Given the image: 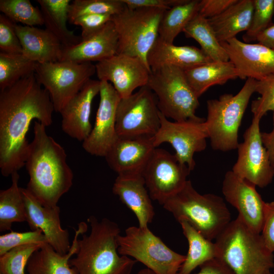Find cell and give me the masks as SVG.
<instances>
[{
  "label": "cell",
  "mask_w": 274,
  "mask_h": 274,
  "mask_svg": "<svg viewBox=\"0 0 274 274\" xmlns=\"http://www.w3.org/2000/svg\"><path fill=\"white\" fill-rule=\"evenodd\" d=\"M53 104L35 73L0 92V168L8 177L25 165L29 143L27 133L32 120L46 127L52 123Z\"/></svg>",
  "instance_id": "1"
},
{
  "label": "cell",
  "mask_w": 274,
  "mask_h": 274,
  "mask_svg": "<svg viewBox=\"0 0 274 274\" xmlns=\"http://www.w3.org/2000/svg\"><path fill=\"white\" fill-rule=\"evenodd\" d=\"M37 121L25 166L29 179L26 189L43 206L55 207L73 185V173L64 148Z\"/></svg>",
  "instance_id": "2"
},
{
  "label": "cell",
  "mask_w": 274,
  "mask_h": 274,
  "mask_svg": "<svg viewBox=\"0 0 274 274\" xmlns=\"http://www.w3.org/2000/svg\"><path fill=\"white\" fill-rule=\"evenodd\" d=\"M89 234H82L78 239V250L70 265L78 274H130L137 262L118 251V225L104 218L99 220L90 216Z\"/></svg>",
  "instance_id": "3"
},
{
  "label": "cell",
  "mask_w": 274,
  "mask_h": 274,
  "mask_svg": "<svg viewBox=\"0 0 274 274\" xmlns=\"http://www.w3.org/2000/svg\"><path fill=\"white\" fill-rule=\"evenodd\" d=\"M217 258L235 274H263L274 267V256L261 233L237 216L216 238Z\"/></svg>",
  "instance_id": "4"
},
{
  "label": "cell",
  "mask_w": 274,
  "mask_h": 274,
  "mask_svg": "<svg viewBox=\"0 0 274 274\" xmlns=\"http://www.w3.org/2000/svg\"><path fill=\"white\" fill-rule=\"evenodd\" d=\"M162 206L178 222L187 221L211 241L216 239L231 221L230 213L221 197L200 194L190 180Z\"/></svg>",
  "instance_id": "5"
},
{
  "label": "cell",
  "mask_w": 274,
  "mask_h": 274,
  "mask_svg": "<svg viewBox=\"0 0 274 274\" xmlns=\"http://www.w3.org/2000/svg\"><path fill=\"white\" fill-rule=\"evenodd\" d=\"M257 80L247 79L235 95L224 94L207 101V118L204 122L212 148L223 152L237 149L238 132Z\"/></svg>",
  "instance_id": "6"
},
{
  "label": "cell",
  "mask_w": 274,
  "mask_h": 274,
  "mask_svg": "<svg viewBox=\"0 0 274 274\" xmlns=\"http://www.w3.org/2000/svg\"><path fill=\"white\" fill-rule=\"evenodd\" d=\"M155 95L160 112L174 121H199L196 110L198 97L186 78L184 71L173 65H164L151 71L146 85Z\"/></svg>",
  "instance_id": "7"
},
{
  "label": "cell",
  "mask_w": 274,
  "mask_h": 274,
  "mask_svg": "<svg viewBox=\"0 0 274 274\" xmlns=\"http://www.w3.org/2000/svg\"><path fill=\"white\" fill-rule=\"evenodd\" d=\"M166 10L130 9L126 7L121 12L113 15L111 21L118 36L117 53L138 57L148 65L147 56L159 37V24Z\"/></svg>",
  "instance_id": "8"
},
{
  "label": "cell",
  "mask_w": 274,
  "mask_h": 274,
  "mask_svg": "<svg viewBox=\"0 0 274 274\" xmlns=\"http://www.w3.org/2000/svg\"><path fill=\"white\" fill-rule=\"evenodd\" d=\"M120 255L132 257L155 274H178L185 255L170 249L148 227L130 226L117 237Z\"/></svg>",
  "instance_id": "9"
},
{
  "label": "cell",
  "mask_w": 274,
  "mask_h": 274,
  "mask_svg": "<svg viewBox=\"0 0 274 274\" xmlns=\"http://www.w3.org/2000/svg\"><path fill=\"white\" fill-rule=\"evenodd\" d=\"M37 79L50 95L54 111L60 113L96 73L91 62L57 61L37 63Z\"/></svg>",
  "instance_id": "10"
},
{
  "label": "cell",
  "mask_w": 274,
  "mask_h": 274,
  "mask_svg": "<svg viewBox=\"0 0 274 274\" xmlns=\"http://www.w3.org/2000/svg\"><path fill=\"white\" fill-rule=\"evenodd\" d=\"M156 97L147 86L121 98L116 114L118 137L154 136L160 126Z\"/></svg>",
  "instance_id": "11"
},
{
  "label": "cell",
  "mask_w": 274,
  "mask_h": 274,
  "mask_svg": "<svg viewBox=\"0 0 274 274\" xmlns=\"http://www.w3.org/2000/svg\"><path fill=\"white\" fill-rule=\"evenodd\" d=\"M190 172L175 154L157 147L142 176L152 199L163 205L184 186Z\"/></svg>",
  "instance_id": "12"
},
{
  "label": "cell",
  "mask_w": 274,
  "mask_h": 274,
  "mask_svg": "<svg viewBox=\"0 0 274 274\" xmlns=\"http://www.w3.org/2000/svg\"><path fill=\"white\" fill-rule=\"evenodd\" d=\"M260 120L253 117L246 130L244 141L238 145L237 159L232 171L255 186L263 188L271 183L274 173L262 142Z\"/></svg>",
  "instance_id": "13"
},
{
  "label": "cell",
  "mask_w": 274,
  "mask_h": 274,
  "mask_svg": "<svg viewBox=\"0 0 274 274\" xmlns=\"http://www.w3.org/2000/svg\"><path fill=\"white\" fill-rule=\"evenodd\" d=\"M160 126L154 136L156 148L161 144L168 143L175 149V155L179 161L188 166L191 171L195 162L194 155L206 148L208 138L204 122L201 120L171 121L160 112Z\"/></svg>",
  "instance_id": "14"
},
{
  "label": "cell",
  "mask_w": 274,
  "mask_h": 274,
  "mask_svg": "<svg viewBox=\"0 0 274 274\" xmlns=\"http://www.w3.org/2000/svg\"><path fill=\"white\" fill-rule=\"evenodd\" d=\"M95 66L98 80L110 83L121 98L129 96L138 88L146 86L151 73L141 59L122 54L97 62Z\"/></svg>",
  "instance_id": "15"
},
{
  "label": "cell",
  "mask_w": 274,
  "mask_h": 274,
  "mask_svg": "<svg viewBox=\"0 0 274 274\" xmlns=\"http://www.w3.org/2000/svg\"><path fill=\"white\" fill-rule=\"evenodd\" d=\"M100 81V99L95 122L82 147L91 155L105 157L118 138L116 114L121 97L110 83Z\"/></svg>",
  "instance_id": "16"
},
{
  "label": "cell",
  "mask_w": 274,
  "mask_h": 274,
  "mask_svg": "<svg viewBox=\"0 0 274 274\" xmlns=\"http://www.w3.org/2000/svg\"><path fill=\"white\" fill-rule=\"evenodd\" d=\"M241 79L261 81L274 76V50L260 44L243 42L236 37L220 43Z\"/></svg>",
  "instance_id": "17"
},
{
  "label": "cell",
  "mask_w": 274,
  "mask_h": 274,
  "mask_svg": "<svg viewBox=\"0 0 274 274\" xmlns=\"http://www.w3.org/2000/svg\"><path fill=\"white\" fill-rule=\"evenodd\" d=\"M222 191L226 200L237 210L238 216L254 230L261 233L265 202L256 186L230 170L225 175Z\"/></svg>",
  "instance_id": "18"
},
{
  "label": "cell",
  "mask_w": 274,
  "mask_h": 274,
  "mask_svg": "<svg viewBox=\"0 0 274 274\" xmlns=\"http://www.w3.org/2000/svg\"><path fill=\"white\" fill-rule=\"evenodd\" d=\"M154 136L118 137L105 157L118 176L143 175L153 152Z\"/></svg>",
  "instance_id": "19"
},
{
  "label": "cell",
  "mask_w": 274,
  "mask_h": 274,
  "mask_svg": "<svg viewBox=\"0 0 274 274\" xmlns=\"http://www.w3.org/2000/svg\"><path fill=\"white\" fill-rule=\"evenodd\" d=\"M24 199L26 222L31 230H41L49 244L60 254L69 251V233L61 226L60 208L42 205L26 189L21 188Z\"/></svg>",
  "instance_id": "20"
},
{
  "label": "cell",
  "mask_w": 274,
  "mask_h": 274,
  "mask_svg": "<svg viewBox=\"0 0 274 274\" xmlns=\"http://www.w3.org/2000/svg\"><path fill=\"white\" fill-rule=\"evenodd\" d=\"M100 88L99 80L90 79L59 113L62 129L71 138L83 142L90 133L92 103Z\"/></svg>",
  "instance_id": "21"
},
{
  "label": "cell",
  "mask_w": 274,
  "mask_h": 274,
  "mask_svg": "<svg viewBox=\"0 0 274 274\" xmlns=\"http://www.w3.org/2000/svg\"><path fill=\"white\" fill-rule=\"evenodd\" d=\"M118 36L111 20L99 31L78 44L63 47L59 61H101L117 54Z\"/></svg>",
  "instance_id": "22"
},
{
  "label": "cell",
  "mask_w": 274,
  "mask_h": 274,
  "mask_svg": "<svg viewBox=\"0 0 274 274\" xmlns=\"http://www.w3.org/2000/svg\"><path fill=\"white\" fill-rule=\"evenodd\" d=\"M112 191L134 213L139 226L148 227L153 220L155 211L143 176H117Z\"/></svg>",
  "instance_id": "23"
},
{
  "label": "cell",
  "mask_w": 274,
  "mask_h": 274,
  "mask_svg": "<svg viewBox=\"0 0 274 274\" xmlns=\"http://www.w3.org/2000/svg\"><path fill=\"white\" fill-rule=\"evenodd\" d=\"M151 71L164 65H173L183 70L213 61L201 49L192 46H176L159 37L147 56Z\"/></svg>",
  "instance_id": "24"
},
{
  "label": "cell",
  "mask_w": 274,
  "mask_h": 274,
  "mask_svg": "<svg viewBox=\"0 0 274 274\" xmlns=\"http://www.w3.org/2000/svg\"><path fill=\"white\" fill-rule=\"evenodd\" d=\"M15 28L27 58L39 63L59 60L63 46L48 29L16 23Z\"/></svg>",
  "instance_id": "25"
},
{
  "label": "cell",
  "mask_w": 274,
  "mask_h": 274,
  "mask_svg": "<svg viewBox=\"0 0 274 274\" xmlns=\"http://www.w3.org/2000/svg\"><path fill=\"white\" fill-rule=\"evenodd\" d=\"M87 224L82 222L75 230L71 248L65 254H60L49 244L43 245L31 256L26 269L28 274H78L70 264V260L78 250L79 236L86 232Z\"/></svg>",
  "instance_id": "26"
},
{
  "label": "cell",
  "mask_w": 274,
  "mask_h": 274,
  "mask_svg": "<svg viewBox=\"0 0 274 274\" xmlns=\"http://www.w3.org/2000/svg\"><path fill=\"white\" fill-rule=\"evenodd\" d=\"M253 0H237L221 14L208 20L220 43L236 37L249 29L253 15Z\"/></svg>",
  "instance_id": "27"
},
{
  "label": "cell",
  "mask_w": 274,
  "mask_h": 274,
  "mask_svg": "<svg viewBox=\"0 0 274 274\" xmlns=\"http://www.w3.org/2000/svg\"><path fill=\"white\" fill-rule=\"evenodd\" d=\"M184 71L188 82L198 97L214 85H223L238 78L230 61H212Z\"/></svg>",
  "instance_id": "28"
},
{
  "label": "cell",
  "mask_w": 274,
  "mask_h": 274,
  "mask_svg": "<svg viewBox=\"0 0 274 274\" xmlns=\"http://www.w3.org/2000/svg\"><path fill=\"white\" fill-rule=\"evenodd\" d=\"M46 29L52 32L61 42L63 47L76 45L81 41L67 27L70 0H38Z\"/></svg>",
  "instance_id": "29"
},
{
  "label": "cell",
  "mask_w": 274,
  "mask_h": 274,
  "mask_svg": "<svg viewBox=\"0 0 274 274\" xmlns=\"http://www.w3.org/2000/svg\"><path fill=\"white\" fill-rule=\"evenodd\" d=\"M188 243V251L178 274H190L198 266L217 258V249L213 242L193 228L188 222H179Z\"/></svg>",
  "instance_id": "30"
},
{
  "label": "cell",
  "mask_w": 274,
  "mask_h": 274,
  "mask_svg": "<svg viewBox=\"0 0 274 274\" xmlns=\"http://www.w3.org/2000/svg\"><path fill=\"white\" fill-rule=\"evenodd\" d=\"M199 3L198 0H185L165 10L159 24V37L166 43L173 44L177 36L198 13Z\"/></svg>",
  "instance_id": "31"
},
{
  "label": "cell",
  "mask_w": 274,
  "mask_h": 274,
  "mask_svg": "<svg viewBox=\"0 0 274 274\" xmlns=\"http://www.w3.org/2000/svg\"><path fill=\"white\" fill-rule=\"evenodd\" d=\"M183 32L196 41L201 50L213 61H228L227 53L218 40L208 19L198 13L189 22Z\"/></svg>",
  "instance_id": "32"
},
{
  "label": "cell",
  "mask_w": 274,
  "mask_h": 274,
  "mask_svg": "<svg viewBox=\"0 0 274 274\" xmlns=\"http://www.w3.org/2000/svg\"><path fill=\"white\" fill-rule=\"evenodd\" d=\"M12 184L0 191V231L11 230L13 223L26 221L21 188L19 186L18 172L11 175Z\"/></svg>",
  "instance_id": "33"
},
{
  "label": "cell",
  "mask_w": 274,
  "mask_h": 274,
  "mask_svg": "<svg viewBox=\"0 0 274 274\" xmlns=\"http://www.w3.org/2000/svg\"><path fill=\"white\" fill-rule=\"evenodd\" d=\"M37 64L23 54H8L0 52L1 91L35 73Z\"/></svg>",
  "instance_id": "34"
},
{
  "label": "cell",
  "mask_w": 274,
  "mask_h": 274,
  "mask_svg": "<svg viewBox=\"0 0 274 274\" xmlns=\"http://www.w3.org/2000/svg\"><path fill=\"white\" fill-rule=\"evenodd\" d=\"M0 11L16 24L21 23L29 26L44 24L41 10L29 0H1Z\"/></svg>",
  "instance_id": "35"
},
{
  "label": "cell",
  "mask_w": 274,
  "mask_h": 274,
  "mask_svg": "<svg viewBox=\"0 0 274 274\" xmlns=\"http://www.w3.org/2000/svg\"><path fill=\"white\" fill-rule=\"evenodd\" d=\"M126 6L122 0H74L69 7L68 21L88 14L114 15L123 11Z\"/></svg>",
  "instance_id": "36"
},
{
  "label": "cell",
  "mask_w": 274,
  "mask_h": 274,
  "mask_svg": "<svg viewBox=\"0 0 274 274\" xmlns=\"http://www.w3.org/2000/svg\"><path fill=\"white\" fill-rule=\"evenodd\" d=\"M43 245L17 246L0 256V274H25V268L32 254Z\"/></svg>",
  "instance_id": "37"
},
{
  "label": "cell",
  "mask_w": 274,
  "mask_h": 274,
  "mask_svg": "<svg viewBox=\"0 0 274 274\" xmlns=\"http://www.w3.org/2000/svg\"><path fill=\"white\" fill-rule=\"evenodd\" d=\"M254 8L250 27L243 37L245 42L256 40L258 35L272 23L273 0H253Z\"/></svg>",
  "instance_id": "38"
},
{
  "label": "cell",
  "mask_w": 274,
  "mask_h": 274,
  "mask_svg": "<svg viewBox=\"0 0 274 274\" xmlns=\"http://www.w3.org/2000/svg\"><path fill=\"white\" fill-rule=\"evenodd\" d=\"M49 244L47 238L41 230L26 232H11L0 236V256L12 248L27 244L44 245Z\"/></svg>",
  "instance_id": "39"
},
{
  "label": "cell",
  "mask_w": 274,
  "mask_h": 274,
  "mask_svg": "<svg viewBox=\"0 0 274 274\" xmlns=\"http://www.w3.org/2000/svg\"><path fill=\"white\" fill-rule=\"evenodd\" d=\"M255 92L260 96L252 101L251 110L253 117L261 119L268 112H274V76L257 81Z\"/></svg>",
  "instance_id": "40"
},
{
  "label": "cell",
  "mask_w": 274,
  "mask_h": 274,
  "mask_svg": "<svg viewBox=\"0 0 274 274\" xmlns=\"http://www.w3.org/2000/svg\"><path fill=\"white\" fill-rule=\"evenodd\" d=\"M15 23L0 15V50L8 54H22V48L16 32Z\"/></svg>",
  "instance_id": "41"
},
{
  "label": "cell",
  "mask_w": 274,
  "mask_h": 274,
  "mask_svg": "<svg viewBox=\"0 0 274 274\" xmlns=\"http://www.w3.org/2000/svg\"><path fill=\"white\" fill-rule=\"evenodd\" d=\"M112 16L109 14H88L76 18L70 23L81 27V40H83L101 30L111 20Z\"/></svg>",
  "instance_id": "42"
},
{
  "label": "cell",
  "mask_w": 274,
  "mask_h": 274,
  "mask_svg": "<svg viewBox=\"0 0 274 274\" xmlns=\"http://www.w3.org/2000/svg\"><path fill=\"white\" fill-rule=\"evenodd\" d=\"M261 235L267 249L274 252V201L265 202Z\"/></svg>",
  "instance_id": "43"
},
{
  "label": "cell",
  "mask_w": 274,
  "mask_h": 274,
  "mask_svg": "<svg viewBox=\"0 0 274 274\" xmlns=\"http://www.w3.org/2000/svg\"><path fill=\"white\" fill-rule=\"evenodd\" d=\"M237 0L199 1L198 13L207 19L216 17L235 3Z\"/></svg>",
  "instance_id": "44"
},
{
  "label": "cell",
  "mask_w": 274,
  "mask_h": 274,
  "mask_svg": "<svg viewBox=\"0 0 274 274\" xmlns=\"http://www.w3.org/2000/svg\"><path fill=\"white\" fill-rule=\"evenodd\" d=\"M185 0H122L127 8H155L168 9Z\"/></svg>",
  "instance_id": "45"
},
{
  "label": "cell",
  "mask_w": 274,
  "mask_h": 274,
  "mask_svg": "<svg viewBox=\"0 0 274 274\" xmlns=\"http://www.w3.org/2000/svg\"><path fill=\"white\" fill-rule=\"evenodd\" d=\"M196 274H235L221 259L215 258L200 266L199 271Z\"/></svg>",
  "instance_id": "46"
},
{
  "label": "cell",
  "mask_w": 274,
  "mask_h": 274,
  "mask_svg": "<svg viewBox=\"0 0 274 274\" xmlns=\"http://www.w3.org/2000/svg\"><path fill=\"white\" fill-rule=\"evenodd\" d=\"M261 139L263 145L268 153L270 164L274 173V113L273 128L269 132H261Z\"/></svg>",
  "instance_id": "47"
},
{
  "label": "cell",
  "mask_w": 274,
  "mask_h": 274,
  "mask_svg": "<svg viewBox=\"0 0 274 274\" xmlns=\"http://www.w3.org/2000/svg\"><path fill=\"white\" fill-rule=\"evenodd\" d=\"M255 41H257L258 43L274 50V23H272L259 33Z\"/></svg>",
  "instance_id": "48"
},
{
  "label": "cell",
  "mask_w": 274,
  "mask_h": 274,
  "mask_svg": "<svg viewBox=\"0 0 274 274\" xmlns=\"http://www.w3.org/2000/svg\"><path fill=\"white\" fill-rule=\"evenodd\" d=\"M136 274H155L152 270L145 268L139 270Z\"/></svg>",
  "instance_id": "49"
},
{
  "label": "cell",
  "mask_w": 274,
  "mask_h": 274,
  "mask_svg": "<svg viewBox=\"0 0 274 274\" xmlns=\"http://www.w3.org/2000/svg\"><path fill=\"white\" fill-rule=\"evenodd\" d=\"M263 274H273V273L271 272V270H269V271H267L263 273Z\"/></svg>",
  "instance_id": "50"
}]
</instances>
